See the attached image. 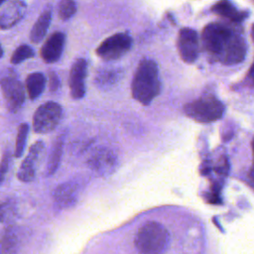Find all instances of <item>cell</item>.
<instances>
[{
  "instance_id": "d6986e66",
  "label": "cell",
  "mask_w": 254,
  "mask_h": 254,
  "mask_svg": "<svg viewBox=\"0 0 254 254\" xmlns=\"http://www.w3.org/2000/svg\"><path fill=\"white\" fill-rule=\"evenodd\" d=\"M46 77L42 72H32L26 78V90L31 100H35L43 93Z\"/></svg>"
},
{
  "instance_id": "d4e9b609",
  "label": "cell",
  "mask_w": 254,
  "mask_h": 254,
  "mask_svg": "<svg viewBox=\"0 0 254 254\" xmlns=\"http://www.w3.org/2000/svg\"><path fill=\"white\" fill-rule=\"evenodd\" d=\"M16 209L11 201H0V222H9L14 219Z\"/></svg>"
},
{
  "instance_id": "f546056e",
  "label": "cell",
  "mask_w": 254,
  "mask_h": 254,
  "mask_svg": "<svg viewBox=\"0 0 254 254\" xmlns=\"http://www.w3.org/2000/svg\"><path fill=\"white\" fill-rule=\"evenodd\" d=\"M6 1H8V0H0V6H1L4 2H6Z\"/></svg>"
},
{
  "instance_id": "6da1fadb",
  "label": "cell",
  "mask_w": 254,
  "mask_h": 254,
  "mask_svg": "<svg viewBox=\"0 0 254 254\" xmlns=\"http://www.w3.org/2000/svg\"><path fill=\"white\" fill-rule=\"evenodd\" d=\"M161 81L159 68L155 61L143 59L134 73L131 92L135 100L143 105H148L160 93Z\"/></svg>"
},
{
  "instance_id": "30bf717a",
  "label": "cell",
  "mask_w": 254,
  "mask_h": 254,
  "mask_svg": "<svg viewBox=\"0 0 254 254\" xmlns=\"http://www.w3.org/2000/svg\"><path fill=\"white\" fill-rule=\"evenodd\" d=\"M86 74V60L82 58L75 60L69 71V91L73 99H81L85 95Z\"/></svg>"
},
{
  "instance_id": "7402d4cb",
  "label": "cell",
  "mask_w": 254,
  "mask_h": 254,
  "mask_svg": "<svg viewBox=\"0 0 254 254\" xmlns=\"http://www.w3.org/2000/svg\"><path fill=\"white\" fill-rule=\"evenodd\" d=\"M35 56L34 50L28 45L19 46L11 57V63L13 64H19L26 60L32 59Z\"/></svg>"
},
{
  "instance_id": "ac0fdd59",
  "label": "cell",
  "mask_w": 254,
  "mask_h": 254,
  "mask_svg": "<svg viewBox=\"0 0 254 254\" xmlns=\"http://www.w3.org/2000/svg\"><path fill=\"white\" fill-rule=\"evenodd\" d=\"M64 133L60 134L57 139L55 140V143L52 147L51 150V154L48 158V163H47V176H53L60 164H61V160L63 157V153H64Z\"/></svg>"
},
{
  "instance_id": "277c9868",
  "label": "cell",
  "mask_w": 254,
  "mask_h": 254,
  "mask_svg": "<svg viewBox=\"0 0 254 254\" xmlns=\"http://www.w3.org/2000/svg\"><path fill=\"white\" fill-rule=\"evenodd\" d=\"M233 35L227 27L217 23H210L202 31L203 46L208 53L217 56L220 60Z\"/></svg>"
},
{
  "instance_id": "44dd1931",
  "label": "cell",
  "mask_w": 254,
  "mask_h": 254,
  "mask_svg": "<svg viewBox=\"0 0 254 254\" xmlns=\"http://www.w3.org/2000/svg\"><path fill=\"white\" fill-rule=\"evenodd\" d=\"M28 132H29L28 124L22 123L19 126L18 132H17L16 144H15V150H14V157L15 158H19V157L22 156V154L24 152V149H25L27 137H28Z\"/></svg>"
},
{
  "instance_id": "f1b7e54d",
  "label": "cell",
  "mask_w": 254,
  "mask_h": 254,
  "mask_svg": "<svg viewBox=\"0 0 254 254\" xmlns=\"http://www.w3.org/2000/svg\"><path fill=\"white\" fill-rule=\"evenodd\" d=\"M3 49H2V47H1V45H0V58H2V56H3Z\"/></svg>"
},
{
  "instance_id": "4dcf8cb0",
  "label": "cell",
  "mask_w": 254,
  "mask_h": 254,
  "mask_svg": "<svg viewBox=\"0 0 254 254\" xmlns=\"http://www.w3.org/2000/svg\"><path fill=\"white\" fill-rule=\"evenodd\" d=\"M252 37H253V40H254V25H253V28H252Z\"/></svg>"
},
{
  "instance_id": "2e32d148",
  "label": "cell",
  "mask_w": 254,
  "mask_h": 254,
  "mask_svg": "<svg viewBox=\"0 0 254 254\" xmlns=\"http://www.w3.org/2000/svg\"><path fill=\"white\" fill-rule=\"evenodd\" d=\"M123 70L121 68H101L94 77V82L98 88L108 89L115 86L122 78Z\"/></svg>"
},
{
  "instance_id": "52a82bcc",
  "label": "cell",
  "mask_w": 254,
  "mask_h": 254,
  "mask_svg": "<svg viewBox=\"0 0 254 254\" xmlns=\"http://www.w3.org/2000/svg\"><path fill=\"white\" fill-rule=\"evenodd\" d=\"M0 86L8 110L18 112L25 102V89L17 75L12 71L0 79Z\"/></svg>"
},
{
  "instance_id": "8992f818",
  "label": "cell",
  "mask_w": 254,
  "mask_h": 254,
  "mask_svg": "<svg viewBox=\"0 0 254 254\" xmlns=\"http://www.w3.org/2000/svg\"><path fill=\"white\" fill-rule=\"evenodd\" d=\"M133 40L128 33L121 32L106 38L96 49V55L105 62L120 59L132 48Z\"/></svg>"
},
{
  "instance_id": "9c48e42d",
  "label": "cell",
  "mask_w": 254,
  "mask_h": 254,
  "mask_svg": "<svg viewBox=\"0 0 254 254\" xmlns=\"http://www.w3.org/2000/svg\"><path fill=\"white\" fill-rule=\"evenodd\" d=\"M44 148H45V145L41 140L35 142L30 147L29 153L24 159V161L22 162L20 169L17 173V178L21 182L30 183L35 179L37 168L40 163Z\"/></svg>"
},
{
  "instance_id": "8fae6325",
  "label": "cell",
  "mask_w": 254,
  "mask_h": 254,
  "mask_svg": "<svg viewBox=\"0 0 254 254\" xmlns=\"http://www.w3.org/2000/svg\"><path fill=\"white\" fill-rule=\"evenodd\" d=\"M178 50L184 62L191 64L196 60L198 54V38L194 30L184 28L180 31Z\"/></svg>"
},
{
  "instance_id": "ba28073f",
  "label": "cell",
  "mask_w": 254,
  "mask_h": 254,
  "mask_svg": "<svg viewBox=\"0 0 254 254\" xmlns=\"http://www.w3.org/2000/svg\"><path fill=\"white\" fill-rule=\"evenodd\" d=\"M87 166L99 176H108L115 171L118 164L116 153L106 147L95 149L86 161Z\"/></svg>"
},
{
  "instance_id": "603a6c76",
  "label": "cell",
  "mask_w": 254,
  "mask_h": 254,
  "mask_svg": "<svg viewBox=\"0 0 254 254\" xmlns=\"http://www.w3.org/2000/svg\"><path fill=\"white\" fill-rule=\"evenodd\" d=\"M17 240L13 233H0V253H14L16 251Z\"/></svg>"
},
{
  "instance_id": "1f68e13d",
  "label": "cell",
  "mask_w": 254,
  "mask_h": 254,
  "mask_svg": "<svg viewBox=\"0 0 254 254\" xmlns=\"http://www.w3.org/2000/svg\"><path fill=\"white\" fill-rule=\"evenodd\" d=\"M252 147H253V156H254V141H253V144H252Z\"/></svg>"
},
{
  "instance_id": "484cf974",
  "label": "cell",
  "mask_w": 254,
  "mask_h": 254,
  "mask_svg": "<svg viewBox=\"0 0 254 254\" xmlns=\"http://www.w3.org/2000/svg\"><path fill=\"white\" fill-rule=\"evenodd\" d=\"M9 153L6 152L3 154L2 158H1V161H0V185L2 184L4 178H5V175L7 174L8 172V168H9Z\"/></svg>"
},
{
  "instance_id": "5bb4252c",
  "label": "cell",
  "mask_w": 254,
  "mask_h": 254,
  "mask_svg": "<svg viewBox=\"0 0 254 254\" xmlns=\"http://www.w3.org/2000/svg\"><path fill=\"white\" fill-rule=\"evenodd\" d=\"M27 5L22 0H13L0 12V29L6 30L15 26L25 15Z\"/></svg>"
},
{
  "instance_id": "cb8c5ba5",
  "label": "cell",
  "mask_w": 254,
  "mask_h": 254,
  "mask_svg": "<svg viewBox=\"0 0 254 254\" xmlns=\"http://www.w3.org/2000/svg\"><path fill=\"white\" fill-rule=\"evenodd\" d=\"M76 3L73 0H61L58 7L59 17L62 20H68L76 13Z\"/></svg>"
},
{
  "instance_id": "5b68a950",
  "label": "cell",
  "mask_w": 254,
  "mask_h": 254,
  "mask_svg": "<svg viewBox=\"0 0 254 254\" xmlns=\"http://www.w3.org/2000/svg\"><path fill=\"white\" fill-rule=\"evenodd\" d=\"M63 117L62 106L55 101H47L40 105L33 116L34 131L47 134L54 131Z\"/></svg>"
},
{
  "instance_id": "ffe728a7",
  "label": "cell",
  "mask_w": 254,
  "mask_h": 254,
  "mask_svg": "<svg viewBox=\"0 0 254 254\" xmlns=\"http://www.w3.org/2000/svg\"><path fill=\"white\" fill-rule=\"evenodd\" d=\"M213 12L235 22H240L246 17L245 12L238 11L228 0H219L212 7Z\"/></svg>"
},
{
  "instance_id": "4fadbf2b",
  "label": "cell",
  "mask_w": 254,
  "mask_h": 254,
  "mask_svg": "<svg viewBox=\"0 0 254 254\" xmlns=\"http://www.w3.org/2000/svg\"><path fill=\"white\" fill-rule=\"evenodd\" d=\"M79 187L75 182H65L60 185L54 192L55 205L60 209H67L75 205L78 199Z\"/></svg>"
},
{
  "instance_id": "7a4b0ae2",
  "label": "cell",
  "mask_w": 254,
  "mask_h": 254,
  "mask_svg": "<svg viewBox=\"0 0 254 254\" xmlns=\"http://www.w3.org/2000/svg\"><path fill=\"white\" fill-rule=\"evenodd\" d=\"M170 235L167 228L157 221H147L137 231L134 245L140 253L157 254L167 250Z\"/></svg>"
},
{
  "instance_id": "9a60e30c",
  "label": "cell",
  "mask_w": 254,
  "mask_h": 254,
  "mask_svg": "<svg viewBox=\"0 0 254 254\" xmlns=\"http://www.w3.org/2000/svg\"><path fill=\"white\" fill-rule=\"evenodd\" d=\"M246 55V43L242 37L233 35L226 47L220 61L225 64H234L241 63Z\"/></svg>"
},
{
  "instance_id": "3957f363",
  "label": "cell",
  "mask_w": 254,
  "mask_h": 254,
  "mask_svg": "<svg viewBox=\"0 0 254 254\" xmlns=\"http://www.w3.org/2000/svg\"><path fill=\"white\" fill-rule=\"evenodd\" d=\"M224 109L223 103L213 96H203L184 107L186 115L199 123H209L219 119Z\"/></svg>"
},
{
  "instance_id": "4316f807",
  "label": "cell",
  "mask_w": 254,
  "mask_h": 254,
  "mask_svg": "<svg viewBox=\"0 0 254 254\" xmlns=\"http://www.w3.org/2000/svg\"><path fill=\"white\" fill-rule=\"evenodd\" d=\"M61 85V79L59 75L55 71H50L49 72V87L50 91H57Z\"/></svg>"
},
{
  "instance_id": "83f0119b",
  "label": "cell",
  "mask_w": 254,
  "mask_h": 254,
  "mask_svg": "<svg viewBox=\"0 0 254 254\" xmlns=\"http://www.w3.org/2000/svg\"><path fill=\"white\" fill-rule=\"evenodd\" d=\"M249 76L254 81V63H253V64H252V66H251V68L249 70Z\"/></svg>"
},
{
  "instance_id": "e0dca14e",
  "label": "cell",
  "mask_w": 254,
  "mask_h": 254,
  "mask_svg": "<svg viewBox=\"0 0 254 254\" xmlns=\"http://www.w3.org/2000/svg\"><path fill=\"white\" fill-rule=\"evenodd\" d=\"M51 20H52V9L48 7L39 16L38 20L36 21V23L34 24L31 30L30 39L32 43L38 44L42 42V40L45 38L48 32V29L51 24Z\"/></svg>"
},
{
  "instance_id": "7c38bea8",
  "label": "cell",
  "mask_w": 254,
  "mask_h": 254,
  "mask_svg": "<svg viewBox=\"0 0 254 254\" xmlns=\"http://www.w3.org/2000/svg\"><path fill=\"white\" fill-rule=\"evenodd\" d=\"M65 44V35L62 32L53 33L43 44L40 55L47 64H54L58 62L64 52Z\"/></svg>"
}]
</instances>
